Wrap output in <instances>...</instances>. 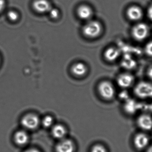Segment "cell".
<instances>
[{
	"label": "cell",
	"instance_id": "obj_1",
	"mask_svg": "<svg viewBox=\"0 0 152 152\" xmlns=\"http://www.w3.org/2000/svg\"><path fill=\"white\" fill-rule=\"evenodd\" d=\"M134 92L138 98H152V83L147 81H140L134 87Z\"/></svg>",
	"mask_w": 152,
	"mask_h": 152
},
{
	"label": "cell",
	"instance_id": "obj_2",
	"mask_svg": "<svg viewBox=\"0 0 152 152\" xmlns=\"http://www.w3.org/2000/svg\"><path fill=\"white\" fill-rule=\"evenodd\" d=\"M82 31L84 35L86 37L95 38L101 34L102 26L98 21L92 20L88 22L84 26Z\"/></svg>",
	"mask_w": 152,
	"mask_h": 152
},
{
	"label": "cell",
	"instance_id": "obj_3",
	"mask_svg": "<svg viewBox=\"0 0 152 152\" xmlns=\"http://www.w3.org/2000/svg\"><path fill=\"white\" fill-rule=\"evenodd\" d=\"M98 91L100 96L106 100L113 99L116 94V91L112 83L107 80L102 81L98 86Z\"/></svg>",
	"mask_w": 152,
	"mask_h": 152
},
{
	"label": "cell",
	"instance_id": "obj_4",
	"mask_svg": "<svg viewBox=\"0 0 152 152\" xmlns=\"http://www.w3.org/2000/svg\"><path fill=\"white\" fill-rule=\"evenodd\" d=\"M149 28L145 23H140L136 25L131 31L133 38L138 42L145 40L149 35Z\"/></svg>",
	"mask_w": 152,
	"mask_h": 152
},
{
	"label": "cell",
	"instance_id": "obj_5",
	"mask_svg": "<svg viewBox=\"0 0 152 152\" xmlns=\"http://www.w3.org/2000/svg\"><path fill=\"white\" fill-rule=\"evenodd\" d=\"M22 126L28 129H34L38 127L40 119L37 115L33 113L27 114L22 118L21 121Z\"/></svg>",
	"mask_w": 152,
	"mask_h": 152
},
{
	"label": "cell",
	"instance_id": "obj_6",
	"mask_svg": "<svg viewBox=\"0 0 152 152\" xmlns=\"http://www.w3.org/2000/svg\"><path fill=\"white\" fill-rule=\"evenodd\" d=\"M134 80V77L132 74L124 73L118 76L117 82L119 86L121 88H127L132 86Z\"/></svg>",
	"mask_w": 152,
	"mask_h": 152
},
{
	"label": "cell",
	"instance_id": "obj_7",
	"mask_svg": "<svg viewBox=\"0 0 152 152\" xmlns=\"http://www.w3.org/2000/svg\"><path fill=\"white\" fill-rule=\"evenodd\" d=\"M134 145L137 149L142 150L148 146L150 143V138L148 135L144 133H139L135 136Z\"/></svg>",
	"mask_w": 152,
	"mask_h": 152
},
{
	"label": "cell",
	"instance_id": "obj_8",
	"mask_svg": "<svg viewBox=\"0 0 152 152\" xmlns=\"http://www.w3.org/2000/svg\"><path fill=\"white\" fill-rule=\"evenodd\" d=\"M138 126L144 130L149 131L152 129V117L148 114H142L137 120Z\"/></svg>",
	"mask_w": 152,
	"mask_h": 152
},
{
	"label": "cell",
	"instance_id": "obj_9",
	"mask_svg": "<svg viewBox=\"0 0 152 152\" xmlns=\"http://www.w3.org/2000/svg\"><path fill=\"white\" fill-rule=\"evenodd\" d=\"M33 6L36 11L41 13L49 12L52 8L50 2L47 0H35L33 2Z\"/></svg>",
	"mask_w": 152,
	"mask_h": 152
},
{
	"label": "cell",
	"instance_id": "obj_10",
	"mask_svg": "<svg viewBox=\"0 0 152 152\" xmlns=\"http://www.w3.org/2000/svg\"><path fill=\"white\" fill-rule=\"evenodd\" d=\"M74 145L71 140L63 139L57 144L56 147L57 152H73Z\"/></svg>",
	"mask_w": 152,
	"mask_h": 152
},
{
	"label": "cell",
	"instance_id": "obj_11",
	"mask_svg": "<svg viewBox=\"0 0 152 152\" xmlns=\"http://www.w3.org/2000/svg\"><path fill=\"white\" fill-rule=\"evenodd\" d=\"M120 54V50L118 48L111 47L105 50L104 55L106 60L110 62H113L118 58Z\"/></svg>",
	"mask_w": 152,
	"mask_h": 152
},
{
	"label": "cell",
	"instance_id": "obj_12",
	"mask_svg": "<svg viewBox=\"0 0 152 152\" xmlns=\"http://www.w3.org/2000/svg\"><path fill=\"white\" fill-rule=\"evenodd\" d=\"M127 15L130 20L137 21L142 18L143 12L141 8L137 6H133L128 9Z\"/></svg>",
	"mask_w": 152,
	"mask_h": 152
},
{
	"label": "cell",
	"instance_id": "obj_13",
	"mask_svg": "<svg viewBox=\"0 0 152 152\" xmlns=\"http://www.w3.org/2000/svg\"><path fill=\"white\" fill-rule=\"evenodd\" d=\"M88 71L87 67L82 62H77L72 66L71 72L77 77H82L86 74Z\"/></svg>",
	"mask_w": 152,
	"mask_h": 152
},
{
	"label": "cell",
	"instance_id": "obj_14",
	"mask_svg": "<svg viewBox=\"0 0 152 152\" xmlns=\"http://www.w3.org/2000/svg\"><path fill=\"white\" fill-rule=\"evenodd\" d=\"M137 61L134 58L129 54L124 55L121 61L122 66L127 69H132L136 68L137 66Z\"/></svg>",
	"mask_w": 152,
	"mask_h": 152
},
{
	"label": "cell",
	"instance_id": "obj_15",
	"mask_svg": "<svg viewBox=\"0 0 152 152\" xmlns=\"http://www.w3.org/2000/svg\"><path fill=\"white\" fill-rule=\"evenodd\" d=\"M77 14L80 18L83 20H87L90 18L92 15V10L91 8L86 5H81L77 10Z\"/></svg>",
	"mask_w": 152,
	"mask_h": 152
},
{
	"label": "cell",
	"instance_id": "obj_16",
	"mask_svg": "<svg viewBox=\"0 0 152 152\" xmlns=\"http://www.w3.org/2000/svg\"><path fill=\"white\" fill-rule=\"evenodd\" d=\"M139 107L138 104L134 101L129 99L126 101L124 110L127 113L131 115L136 113Z\"/></svg>",
	"mask_w": 152,
	"mask_h": 152
},
{
	"label": "cell",
	"instance_id": "obj_17",
	"mask_svg": "<svg viewBox=\"0 0 152 152\" xmlns=\"http://www.w3.org/2000/svg\"><path fill=\"white\" fill-rule=\"evenodd\" d=\"M53 136L58 139H62L66 134V130L64 126L60 124L55 125L52 130Z\"/></svg>",
	"mask_w": 152,
	"mask_h": 152
},
{
	"label": "cell",
	"instance_id": "obj_18",
	"mask_svg": "<svg viewBox=\"0 0 152 152\" xmlns=\"http://www.w3.org/2000/svg\"><path fill=\"white\" fill-rule=\"evenodd\" d=\"M15 142L19 145L26 144L28 142V136L27 133L24 131L17 132L14 136Z\"/></svg>",
	"mask_w": 152,
	"mask_h": 152
},
{
	"label": "cell",
	"instance_id": "obj_19",
	"mask_svg": "<svg viewBox=\"0 0 152 152\" xmlns=\"http://www.w3.org/2000/svg\"><path fill=\"white\" fill-rule=\"evenodd\" d=\"M53 119L50 116H46L44 118L42 121L43 126L45 128H49L52 125Z\"/></svg>",
	"mask_w": 152,
	"mask_h": 152
},
{
	"label": "cell",
	"instance_id": "obj_20",
	"mask_svg": "<svg viewBox=\"0 0 152 152\" xmlns=\"http://www.w3.org/2000/svg\"><path fill=\"white\" fill-rule=\"evenodd\" d=\"M145 52L147 56L152 58V41L146 44L145 47Z\"/></svg>",
	"mask_w": 152,
	"mask_h": 152
},
{
	"label": "cell",
	"instance_id": "obj_21",
	"mask_svg": "<svg viewBox=\"0 0 152 152\" xmlns=\"http://www.w3.org/2000/svg\"><path fill=\"white\" fill-rule=\"evenodd\" d=\"M8 18L10 20L12 21H15L18 19V14L14 11H10L7 14Z\"/></svg>",
	"mask_w": 152,
	"mask_h": 152
},
{
	"label": "cell",
	"instance_id": "obj_22",
	"mask_svg": "<svg viewBox=\"0 0 152 152\" xmlns=\"http://www.w3.org/2000/svg\"><path fill=\"white\" fill-rule=\"evenodd\" d=\"M91 152H107V151L103 145L97 144L93 146Z\"/></svg>",
	"mask_w": 152,
	"mask_h": 152
},
{
	"label": "cell",
	"instance_id": "obj_23",
	"mask_svg": "<svg viewBox=\"0 0 152 152\" xmlns=\"http://www.w3.org/2000/svg\"><path fill=\"white\" fill-rule=\"evenodd\" d=\"M49 12L51 18L53 19L57 18L59 15V11L56 8H51Z\"/></svg>",
	"mask_w": 152,
	"mask_h": 152
},
{
	"label": "cell",
	"instance_id": "obj_24",
	"mask_svg": "<svg viewBox=\"0 0 152 152\" xmlns=\"http://www.w3.org/2000/svg\"><path fill=\"white\" fill-rule=\"evenodd\" d=\"M127 93L126 92H121V94H120V97L121 99H122V100H125V101L129 99Z\"/></svg>",
	"mask_w": 152,
	"mask_h": 152
},
{
	"label": "cell",
	"instance_id": "obj_25",
	"mask_svg": "<svg viewBox=\"0 0 152 152\" xmlns=\"http://www.w3.org/2000/svg\"><path fill=\"white\" fill-rule=\"evenodd\" d=\"M147 75L148 77L152 80V66L150 67L147 69Z\"/></svg>",
	"mask_w": 152,
	"mask_h": 152
},
{
	"label": "cell",
	"instance_id": "obj_26",
	"mask_svg": "<svg viewBox=\"0 0 152 152\" xmlns=\"http://www.w3.org/2000/svg\"><path fill=\"white\" fill-rule=\"evenodd\" d=\"M5 5V1L4 0H0V12L4 9Z\"/></svg>",
	"mask_w": 152,
	"mask_h": 152
},
{
	"label": "cell",
	"instance_id": "obj_27",
	"mask_svg": "<svg viewBox=\"0 0 152 152\" xmlns=\"http://www.w3.org/2000/svg\"><path fill=\"white\" fill-rule=\"evenodd\" d=\"M148 13L149 18L151 20H152V4L151 5L149 10H148Z\"/></svg>",
	"mask_w": 152,
	"mask_h": 152
},
{
	"label": "cell",
	"instance_id": "obj_28",
	"mask_svg": "<svg viewBox=\"0 0 152 152\" xmlns=\"http://www.w3.org/2000/svg\"><path fill=\"white\" fill-rule=\"evenodd\" d=\"M25 152H40L39 151L35 149H31L29 150H27Z\"/></svg>",
	"mask_w": 152,
	"mask_h": 152
},
{
	"label": "cell",
	"instance_id": "obj_29",
	"mask_svg": "<svg viewBox=\"0 0 152 152\" xmlns=\"http://www.w3.org/2000/svg\"><path fill=\"white\" fill-rule=\"evenodd\" d=\"M146 152H152V145L148 147Z\"/></svg>",
	"mask_w": 152,
	"mask_h": 152
}]
</instances>
